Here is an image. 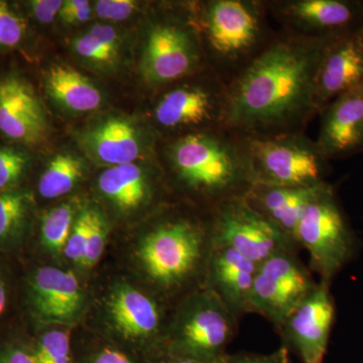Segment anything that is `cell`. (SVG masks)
Instances as JSON below:
<instances>
[{
    "instance_id": "obj_10",
    "label": "cell",
    "mask_w": 363,
    "mask_h": 363,
    "mask_svg": "<svg viewBox=\"0 0 363 363\" xmlns=\"http://www.w3.org/2000/svg\"><path fill=\"white\" fill-rule=\"evenodd\" d=\"M317 284L297 252L277 253L257 267L247 314L266 318L277 331Z\"/></svg>"
},
{
    "instance_id": "obj_39",
    "label": "cell",
    "mask_w": 363,
    "mask_h": 363,
    "mask_svg": "<svg viewBox=\"0 0 363 363\" xmlns=\"http://www.w3.org/2000/svg\"><path fill=\"white\" fill-rule=\"evenodd\" d=\"M218 362V363H220ZM154 363H212L203 362L195 357H187V355L177 354L164 350L155 355Z\"/></svg>"
},
{
    "instance_id": "obj_2",
    "label": "cell",
    "mask_w": 363,
    "mask_h": 363,
    "mask_svg": "<svg viewBox=\"0 0 363 363\" xmlns=\"http://www.w3.org/2000/svg\"><path fill=\"white\" fill-rule=\"evenodd\" d=\"M167 157L177 183L204 203L206 213L253 186L238 136L227 128L175 138Z\"/></svg>"
},
{
    "instance_id": "obj_37",
    "label": "cell",
    "mask_w": 363,
    "mask_h": 363,
    "mask_svg": "<svg viewBox=\"0 0 363 363\" xmlns=\"http://www.w3.org/2000/svg\"><path fill=\"white\" fill-rule=\"evenodd\" d=\"M0 363H37L32 350L20 344H7L0 347Z\"/></svg>"
},
{
    "instance_id": "obj_8",
    "label": "cell",
    "mask_w": 363,
    "mask_h": 363,
    "mask_svg": "<svg viewBox=\"0 0 363 363\" xmlns=\"http://www.w3.org/2000/svg\"><path fill=\"white\" fill-rule=\"evenodd\" d=\"M173 83L157 100L155 121L162 130L182 136L226 128L228 85L208 69L204 79Z\"/></svg>"
},
{
    "instance_id": "obj_7",
    "label": "cell",
    "mask_w": 363,
    "mask_h": 363,
    "mask_svg": "<svg viewBox=\"0 0 363 363\" xmlns=\"http://www.w3.org/2000/svg\"><path fill=\"white\" fill-rule=\"evenodd\" d=\"M296 243L309 255V269L331 286L354 259L358 238L351 228L333 186L327 182L306 209L296 231Z\"/></svg>"
},
{
    "instance_id": "obj_20",
    "label": "cell",
    "mask_w": 363,
    "mask_h": 363,
    "mask_svg": "<svg viewBox=\"0 0 363 363\" xmlns=\"http://www.w3.org/2000/svg\"><path fill=\"white\" fill-rule=\"evenodd\" d=\"M326 183L310 187L253 185L245 198L253 209L296 243V231L306 209Z\"/></svg>"
},
{
    "instance_id": "obj_5",
    "label": "cell",
    "mask_w": 363,
    "mask_h": 363,
    "mask_svg": "<svg viewBox=\"0 0 363 363\" xmlns=\"http://www.w3.org/2000/svg\"><path fill=\"white\" fill-rule=\"evenodd\" d=\"M236 135L253 185L310 187L327 182L329 161L305 131Z\"/></svg>"
},
{
    "instance_id": "obj_15",
    "label": "cell",
    "mask_w": 363,
    "mask_h": 363,
    "mask_svg": "<svg viewBox=\"0 0 363 363\" xmlns=\"http://www.w3.org/2000/svg\"><path fill=\"white\" fill-rule=\"evenodd\" d=\"M363 83V26L333 38L323 52L316 78L318 116L325 105Z\"/></svg>"
},
{
    "instance_id": "obj_36",
    "label": "cell",
    "mask_w": 363,
    "mask_h": 363,
    "mask_svg": "<svg viewBox=\"0 0 363 363\" xmlns=\"http://www.w3.org/2000/svg\"><path fill=\"white\" fill-rule=\"evenodd\" d=\"M63 4L62 0H33L30 2L33 16L43 23H52L59 16Z\"/></svg>"
},
{
    "instance_id": "obj_34",
    "label": "cell",
    "mask_w": 363,
    "mask_h": 363,
    "mask_svg": "<svg viewBox=\"0 0 363 363\" xmlns=\"http://www.w3.org/2000/svg\"><path fill=\"white\" fill-rule=\"evenodd\" d=\"M289 350L281 345L278 350L267 354L259 353L240 352L235 354H227L220 363H291Z\"/></svg>"
},
{
    "instance_id": "obj_26",
    "label": "cell",
    "mask_w": 363,
    "mask_h": 363,
    "mask_svg": "<svg viewBox=\"0 0 363 363\" xmlns=\"http://www.w3.org/2000/svg\"><path fill=\"white\" fill-rule=\"evenodd\" d=\"M77 215L74 202L63 203L45 213L40 228L43 245L51 252L64 250Z\"/></svg>"
},
{
    "instance_id": "obj_24",
    "label": "cell",
    "mask_w": 363,
    "mask_h": 363,
    "mask_svg": "<svg viewBox=\"0 0 363 363\" xmlns=\"http://www.w3.org/2000/svg\"><path fill=\"white\" fill-rule=\"evenodd\" d=\"M84 174L81 160L71 154L52 157L39 181V192L45 199H55L71 192Z\"/></svg>"
},
{
    "instance_id": "obj_4",
    "label": "cell",
    "mask_w": 363,
    "mask_h": 363,
    "mask_svg": "<svg viewBox=\"0 0 363 363\" xmlns=\"http://www.w3.org/2000/svg\"><path fill=\"white\" fill-rule=\"evenodd\" d=\"M213 245L208 213L205 219L175 214L145 234L138 257L150 281L172 295L191 285L204 288Z\"/></svg>"
},
{
    "instance_id": "obj_33",
    "label": "cell",
    "mask_w": 363,
    "mask_h": 363,
    "mask_svg": "<svg viewBox=\"0 0 363 363\" xmlns=\"http://www.w3.org/2000/svg\"><path fill=\"white\" fill-rule=\"evenodd\" d=\"M135 6L133 0H100L95 4V13L102 20L123 21L130 18Z\"/></svg>"
},
{
    "instance_id": "obj_18",
    "label": "cell",
    "mask_w": 363,
    "mask_h": 363,
    "mask_svg": "<svg viewBox=\"0 0 363 363\" xmlns=\"http://www.w3.org/2000/svg\"><path fill=\"white\" fill-rule=\"evenodd\" d=\"M112 323L123 337L154 341L164 350L167 327L164 308L157 298L130 286H117L108 300Z\"/></svg>"
},
{
    "instance_id": "obj_30",
    "label": "cell",
    "mask_w": 363,
    "mask_h": 363,
    "mask_svg": "<svg viewBox=\"0 0 363 363\" xmlns=\"http://www.w3.org/2000/svg\"><path fill=\"white\" fill-rule=\"evenodd\" d=\"M28 157L13 147H0V190L11 187L25 173Z\"/></svg>"
},
{
    "instance_id": "obj_29",
    "label": "cell",
    "mask_w": 363,
    "mask_h": 363,
    "mask_svg": "<svg viewBox=\"0 0 363 363\" xmlns=\"http://www.w3.org/2000/svg\"><path fill=\"white\" fill-rule=\"evenodd\" d=\"M88 213H89V227H88L87 245H86L82 266L91 267L97 264L104 252L108 227L104 215L99 210L88 208Z\"/></svg>"
},
{
    "instance_id": "obj_40",
    "label": "cell",
    "mask_w": 363,
    "mask_h": 363,
    "mask_svg": "<svg viewBox=\"0 0 363 363\" xmlns=\"http://www.w3.org/2000/svg\"><path fill=\"white\" fill-rule=\"evenodd\" d=\"M7 300L6 286L4 284V279L0 276V315L4 313L6 309Z\"/></svg>"
},
{
    "instance_id": "obj_17",
    "label": "cell",
    "mask_w": 363,
    "mask_h": 363,
    "mask_svg": "<svg viewBox=\"0 0 363 363\" xmlns=\"http://www.w3.org/2000/svg\"><path fill=\"white\" fill-rule=\"evenodd\" d=\"M48 130L43 105L30 84L18 77L0 80V131L25 145H38Z\"/></svg>"
},
{
    "instance_id": "obj_3",
    "label": "cell",
    "mask_w": 363,
    "mask_h": 363,
    "mask_svg": "<svg viewBox=\"0 0 363 363\" xmlns=\"http://www.w3.org/2000/svg\"><path fill=\"white\" fill-rule=\"evenodd\" d=\"M194 14L208 69L227 85L278 33L266 0H211L196 6Z\"/></svg>"
},
{
    "instance_id": "obj_31",
    "label": "cell",
    "mask_w": 363,
    "mask_h": 363,
    "mask_svg": "<svg viewBox=\"0 0 363 363\" xmlns=\"http://www.w3.org/2000/svg\"><path fill=\"white\" fill-rule=\"evenodd\" d=\"M88 227H89V213H88V208H85L79 212L66 247L64 248L66 257L76 264H82L84 259Z\"/></svg>"
},
{
    "instance_id": "obj_14",
    "label": "cell",
    "mask_w": 363,
    "mask_h": 363,
    "mask_svg": "<svg viewBox=\"0 0 363 363\" xmlns=\"http://www.w3.org/2000/svg\"><path fill=\"white\" fill-rule=\"evenodd\" d=\"M318 116L315 143L327 161L363 152V83L334 98Z\"/></svg>"
},
{
    "instance_id": "obj_21",
    "label": "cell",
    "mask_w": 363,
    "mask_h": 363,
    "mask_svg": "<svg viewBox=\"0 0 363 363\" xmlns=\"http://www.w3.org/2000/svg\"><path fill=\"white\" fill-rule=\"evenodd\" d=\"M82 143L90 157L111 167L133 164L142 154L138 131L130 121L116 117L87 131Z\"/></svg>"
},
{
    "instance_id": "obj_6",
    "label": "cell",
    "mask_w": 363,
    "mask_h": 363,
    "mask_svg": "<svg viewBox=\"0 0 363 363\" xmlns=\"http://www.w3.org/2000/svg\"><path fill=\"white\" fill-rule=\"evenodd\" d=\"M238 318L206 288L182 298L167 329L164 350L218 363L238 332Z\"/></svg>"
},
{
    "instance_id": "obj_32",
    "label": "cell",
    "mask_w": 363,
    "mask_h": 363,
    "mask_svg": "<svg viewBox=\"0 0 363 363\" xmlns=\"http://www.w3.org/2000/svg\"><path fill=\"white\" fill-rule=\"evenodd\" d=\"M26 25L4 2L0 1V47L13 48L25 37Z\"/></svg>"
},
{
    "instance_id": "obj_25",
    "label": "cell",
    "mask_w": 363,
    "mask_h": 363,
    "mask_svg": "<svg viewBox=\"0 0 363 363\" xmlns=\"http://www.w3.org/2000/svg\"><path fill=\"white\" fill-rule=\"evenodd\" d=\"M76 54L94 65H114L118 57V35L111 26H93L73 43Z\"/></svg>"
},
{
    "instance_id": "obj_12",
    "label": "cell",
    "mask_w": 363,
    "mask_h": 363,
    "mask_svg": "<svg viewBox=\"0 0 363 363\" xmlns=\"http://www.w3.org/2000/svg\"><path fill=\"white\" fill-rule=\"evenodd\" d=\"M279 30L331 39L363 26V0H267Z\"/></svg>"
},
{
    "instance_id": "obj_27",
    "label": "cell",
    "mask_w": 363,
    "mask_h": 363,
    "mask_svg": "<svg viewBox=\"0 0 363 363\" xmlns=\"http://www.w3.org/2000/svg\"><path fill=\"white\" fill-rule=\"evenodd\" d=\"M28 209V196L25 193H0V243L13 240L21 230Z\"/></svg>"
},
{
    "instance_id": "obj_28",
    "label": "cell",
    "mask_w": 363,
    "mask_h": 363,
    "mask_svg": "<svg viewBox=\"0 0 363 363\" xmlns=\"http://www.w3.org/2000/svg\"><path fill=\"white\" fill-rule=\"evenodd\" d=\"M32 352L37 363H73L70 336L67 331L45 332L38 339Z\"/></svg>"
},
{
    "instance_id": "obj_22",
    "label": "cell",
    "mask_w": 363,
    "mask_h": 363,
    "mask_svg": "<svg viewBox=\"0 0 363 363\" xmlns=\"http://www.w3.org/2000/svg\"><path fill=\"white\" fill-rule=\"evenodd\" d=\"M102 194L123 211H130L150 201L152 190L147 174L133 164L111 167L98 180Z\"/></svg>"
},
{
    "instance_id": "obj_9",
    "label": "cell",
    "mask_w": 363,
    "mask_h": 363,
    "mask_svg": "<svg viewBox=\"0 0 363 363\" xmlns=\"http://www.w3.org/2000/svg\"><path fill=\"white\" fill-rule=\"evenodd\" d=\"M205 69L208 67L194 9L186 23L166 20L150 26L140 62V72L149 84H173Z\"/></svg>"
},
{
    "instance_id": "obj_38",
    "label": "cell",
    "mask_w": 363,
    "mask_h": 363,
    "mask_svg": "<svg viewBox=\"0 0 363 363\" xmlns=\"http://www.w3.org/2000/svg\"><path fill=\"white\" fill-rule=\"evenodd\" d=\"M88 363H135L126 353L112 347H104L91 357Z\"/></svg>"
},
{
    "instance_id": "obj_1",
    "label": "cell",
    "mask_w": 363,
    "mask_h": 363,
    "mask_svg": "<svg viewBox=\"0 0 363 363\" xmlns=\"http://www.w3.org/2000/svg\"><path fill=\"white\" fill-rule=\"evenodd\" d=\"M332 39L279 28L266 49L229 83L226 128L260 135L305 131L318 116L317 72Z\"/></svg>"
},
{
    "instance_id": "obj_11",
    "label": "cell",
    "mask_w": 363,
    "mask_h": 363,
    "mask_svg": "<svg viewBox=\"0 0 363 363\" xmlns=\"http://www.w3.org/2000/svg\"><path fill=\"white\" fill-rule=\"evenodd\" d=\"M214 245L230 247L257 264L281 252L298 247L245 198L222 203L208 213Z\"/></svg>"
},
{
    "instance_id": "obj_19",
    "label": "cell",
    "mask_w": 363,
    "mask_h": 363,
    "mask_svg": "<svg viewBox=\"0 0 363 363\" xmlns=\"http://www.w3.org/2000/svg\"><path fill=\"white\" fill-rule=\"evenodd\" d=\"M259 264L233 248L214 245L204 288L213 292L238 319L247 314L248 300Z\"/></svg>"
},
{
    "instance_id": "obj_35",
    "label": "cell",
    "mask_w": 363,
    "mask_h": 363,
    "mask_svg": "<svg viewBox=\"0 0 363 363\" xmlns=\"http://www.w3.org/2000/svg\"><path fill=\"white\" fill-rule=\"evenodd\" d=\"M92 14L90 2L86 0H66L60 11L62 21L68 25H78L90 20Z\"/></svg>"
},
{
    "instance_id": "obj_13",
    "label": "cell",
    "mask_w": 363,
    "mask_h": 363,
    "mask_svg": "<svg viewBox=\"0 0 363 363\" xmlns=\"http://www.w3.org/2000/svg\"><path fill=\"white\" fill-rule=\"evenodd\" d=\"M335 315L331 286L319 281L277 332L303 363H323Z\"/></svg>"
},
{
    "instance_id": "obj_16",
    "label": "cell",
    "mask_w": 363,
    "mask_h": 363,
    "mask_svg": "<svg viewBox=\"0 0 363 363\" xmlns=\"http://www.w3.org/2000/svg\"><path fill=\"white\" fill-rule=\"evenodd\" d=\"M35 316L48 323H68L82 311L84 294L71 272L44 267L33 274L28 286Z\"/></svg>"
},
{
    "instance_id": "obj_23",
    "label": "cell",
    "mask_w": 363,
    "mask_h": 363,
    "mask_svg": "<svg viewBox=\"0 0 363 363\" xmlns=\"http://www.w3.org/2000/svg\"><path fill=\"white\" fill-rule=\"evenodd\" d=\"M45 87L52 99L75 112L96 111L102 104L100 91L75 69L52 66L45 75Z\"/></svg>"
}]
</instances>
